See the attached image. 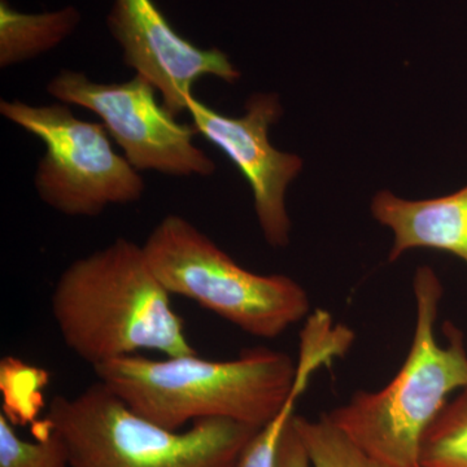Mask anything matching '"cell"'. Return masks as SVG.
<instances>
[{
  "instance_id": "6da1fadb",
  "label": "cell",
  "mask_w": 467,
  "mask_h": 467,
  "mask_svg": "<svg viewBox=\"0 0 467 467\" xmlns=\"http://www.w3.org/2000/svg\"><path fill=\"white\" fill-rule=\"evenodd\" d=\"M171 296L142 245L117 238L61 273L51 309L67 348L92 368L140 350L196 355Z\"/></svg>"
},
{
  "instance_id": "7a4b0ae2",
  "label": "cell",
  "mask_w": 467,
  "mask_h": 467,
  "mask_svg": "<svg viewBox=\"0 0 467 467\" xmlns=\"http://www.w3.org/2000/svg\"><path fill=\"white\" fill-rule=\"evenodd\" d=\"M94 371L129 408L167 429L209 418L263 427L290 399L296 361L281 350L256 347L227 361L198 353L161 359L126 356Z\"/></svg>"
},
{
  "instance_id": "3957f363",
  "label": "cell",
  "mask_w": 467,
  "mask_h": 467,
  "mask_svg": "<svg viewBox=\"0 0 467 467\" xmlns=\"http://www.w3.org/2000/svg\"><path fill=\"white\" fill-rule=\"evenodd\" d=\"M413 294L416 327L400 370L379 391L355 393L325 416L359 448L391 467H422L427 431L450 396L467 387L465 335L447 322V343L436 337L444 290L432 267H418Z\"/></svg>"
},
{
  "instance_id": "277c9868",
  "label": "cell",
  "mask_w": 467,
  "mask_h": 467,
  "mask_svg": "<svg viewBox=\"0 0 467 467\" xmlns=\"http://www.w3.org/2000/svg\"><path fill=\"white\" fill-rule=\"evenodd\" d=\"M42 425L60 436L69 467H236L260 429L223 418L167 429L99 380L75 398H54Z\"/></svg>"
},
{
  "instance_id": "5b68a950",
  "label": "cell",
  "mask_w": 467,
  "mask_h": 467,
  "mask_svg": "<svg viewBox=\"0 0 467 467\" xmlns=\"http://www.w3.org/2000/svg\"><path fill=\"white\" fill-rule=\"evenodd\" d=\"M144 254L169 294L183 296L261 339H275L308 318V292L284 275L244 269L182 216L150 232Z\"/></svg>"
},
{
  "instance_id": "8992f818",
  "label": "cell",
  "mask_w": 467,
  "mask_h": 467,
  "mask_svg": "<svg viewBox=\"0 0 467 467\" xmlns=\"http://www.w3.org/2000/svg\"><path fill=\"white\" fill-rule=\"evenodd\" d=\"M0 115L45 144L34 187L48 207L70 217H97L109 205L142 198L146 183L113 150L101 122L73 115L67 104L0 101Z\"/></svg>"
},
{
  "instance_id": "52a82bcc",
  "label": "cell",
  "mask_w": 467,
  "mask_h": 467,
  "mask_svg": "<svg viewBox=\"0 0 467 467\" xmlns=\"http://www.w3.org/2000/svg\"><path fill=\"white\" fill-rule=\"evenodd\" d=\"M46 88L60 103L99 117L135 171L171 177H209L216 171L213 160L193 142L199 135L193 125L181 124L159 104L158 91L142 76L101 84L85 73L64 69Z\"/></svg>"
},
{
  "instance_id": "ba28073f",
  "label": "cell",
  "mask_w": 467,
  "mask_h": 467,
  "mask_svg": "<svg viewBox=\"0 0 467 467\" xmlns=\"http://www.w3.org/2000/svg\"><path fill=\"white\" fill-rule=\"evenodd\" d=\"M187 113L198 134L223 150L250 183L265 241L273 248H285L290 243L291 232L285 192L300 173L303 161L299 156L281 152L270 143V126L282 116L278 95H252L241 117L221 115L192 97L187 101Z\"/></svg>"
},
{
  "instance_id": "9c48e42d",
  "label": "cell",
  "mask_w": 467,
  "mask_h": 467,
  "mask_svg": "<svg viewBox=\"0 0 467 467\" xmlns=\"http://www.w3.org/2000/svg\"><path fill=\"white\" fill-rule=\"evenodd\" d=\"M107 26L126 66L156 88L171 116L187 113L193 85L202 77H216L227 84L241 78L225 52L187 41L153 0H113Z\"/></svg>"
},
{
  "instance_id": "30bf717a",
  "label": "cell",
  "mask_w": 467,
  "mask_h": 467,
  "mask_svg": "<svg viewBox=\"0 0 467 467\" xmlns=\"http://www.w3.org/2000/svg\"><path fill=\"white\" fill-rule=\"evenodd\" d=\"M371 214L393 233L389 260L407 251L447 252L467 265V186L441 198L405 201L389 192L374 196Z\"/></svg>"
},
{
  "instance_id": "8fae6325",
  "label": "cell",
  "mask_w": 467,
  "mask_h": 467,
  "mask_svg": "<svg viewBox=\"0 0 467 467\" xmlns=\"http://www.w3.org/2000/svg\"><path fill=\"white\" fill-rule=\"evenodd\" d=\"M81 18V12L72 5L24 14L8 0H0V67L17 66L54 50L75 33Z\"/></svg>"
},
{
  "instance_id": "7c38bea8",
  "label": "cell",
  "mask_w": 467,
  "mask_h": 467,
  "mask_svg": "<svg viewBox=\"0 0 467 467\" xmlns=\"http://www.w3.org/2000/svg\"><path fill=\"white\" fill-rule=\"evenodd\" d=\"M330 365V353L322 347H301L299 358L296 359V380L290 399L270 422L257 430L256 434L243 450L236 467H276L282 436L295 416L297 401L308 389L313 376L322 368H328Z\"/></svg>"
},
{
  "instance_id": "4fadbf2b",
  "label": "cell",
  "mask_w": 467,
  "mask_h": 467,
  "mask_svg": "<svg viewBox=\"0 0 467 467\" xmlns=\"http://www.w3.org/2000/svg\"><path fill=\"white\" fill-rule=\"evenodd\" d=\"M292 425L312 467H391L359 448L325 416L313 420L295 414Z\"/></svg>"
},
{
  "instance_id": "5bb4252c",
  "label": "cell",
  "mask_w": 467,
  "mask_h": 467,
  "mask_svg": "<svg viewBox=\"0 0 467 467\" xmlns=\"http://www.w3.org/2000/svg\"><path fill=\"white\" fill-rule=\"evenodd\" d=\"M422 467H467V387L448 401L423 439Z\"/></svg>"
},
{
  "instance_id": "9a60e30c",
  "label": "cell",
  "mask_w": 467,
  "mask_h": 467,
  "mask_svg": "<svg viewBox=\"0 0 467 467\" xmlns=\"http://www.w3.org/2000/svg\"><path fill=\"white\" fill-rule=\"evenodd\" d=\"M0 467H69L60 436L43 425L36 441H27L15 431L11 420L0 414Z\"/></svg>"
},
{
  "instance_id": "2e32d148",
  "label": "cell",
  "mask_w": 467,
  "mask_h": 467,
  "mask_svg": "<svg viewBox=\"0 0 467 467\" xmlns=\"http://www.w3.org/2000/svg\"><path fill=\"white\" fill-rule=\"evenodd\" d=\"M276 467H312L306 448H304L296 430L292 425V420L288 423L284 436H282Z\"/></svg>"
}]
</instances>
